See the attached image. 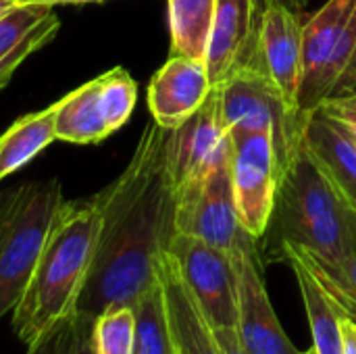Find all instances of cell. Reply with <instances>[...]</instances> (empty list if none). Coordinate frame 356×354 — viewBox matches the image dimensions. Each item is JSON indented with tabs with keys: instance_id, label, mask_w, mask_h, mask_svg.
<instances>
[{
	"instance_id": "35",
	"label": "cell",
	"mask_w": 356,
	"mask_h": 354,
	"mask_svg": "<svg viewBox=\"0 0 356 354\" xmlns=\"http://www.w3.org/2000/svg\"><path fill=\"white\" fill-rule=\"evenodd\" d=\"M302 354H317V351H315V348H313V346H311V348H309V351H307V353H302Z\"/></svg>"
},
{
	"instance_id": "15",
	"label": "cell",
	"mask_w": 356,
	"mask_h": 354,
	"mask_svg": "<svg viewBox=\"0 0 356 354\" xmlns=\"http://www.w3.org/2000/svg\"><path fill=\"white\" fill-rule=\"evenodd\" d=\"M159 282L163 286L173 354H221L213 325L181 280L169 250L159 263Z\"/></svg>"
},
{
	"instance_id": "13",
	"label": "cell",
	"mask_w": 356,
	"mask_h": 354,
	"mask_svg": "<svg viewBox=\"0 0 356 354\" xmlns=\"http://www.w3.org/2000/svg\"><path fill=\"white\" fill-rule=\"evenodd\" d=\"M302 25L305 21L296 10L280 2H267L259 31V69L271 77L296 119L302 77Z\"/></svg>"
},
{
	"instance_id": "18",
	"label": "cell",
	"mask_w": 356,
	"mask_h": 354,
	"mask_svg": "<svg viewBox=\"0 0 356 354\" xmlns=\"http://www.w3.org/2000/svg\"><path fill=\"white\" fill-rule=\"evenodd\" d=\"M280 261H286L298 282V290L305 303L307 319L313 334V348L317 354H344L342 353V309L332 298L327 288L317 280L311 267L294 248H286L280 255Z\"/></svg>"
},
{
	"instance_id": "12",
	"label": "cell",
	"mask_w": 356,
	"mask_h": 354,
	"mask_svg": "<svg viewBox=\"0 0 356 354\" xmlns=\"http://www.w3.org/2000/svg\"><path fill=\"white\" fill-rule=\"evenodd\" d=\"M263 0H217L207 48L211 86L225 83L246 67H259Z\"/></svg>"
},
{
	"instance_id": "8",
	"label": "cell",
	"mask_w": 356,
	"mask_h": 354,
	"mask_svg": "<svg viewBox=\"0 0 356 354\" xmlns=\"http://www.w3.org/2000/svg\"><path fill=\"white\" fill-rule=\"evenodd\" d=\"M169 255L209 323L213 328H236L238 267L234 255L177 232L171 238Z\"/></svg>"
},
{
	"instance_id": "34",
	"label": "cell",
	"mask_w": 356,
	"mask_h": 354,
	"mask_svg": "<svg viewBox=\"0 0 356 354\" xmlns=\"http://www.w3.org/2000/svg\"><path fill=\"white\" fill-rule=\"evenodd\" d=\"M340 125H342V123H340ZM344 129H346V127H344ZM346 131H348V136L353 138V142L356 144V134H355V131H350V129H346Z\"/></svg>"
},
{
	"instance_id": "22",
	"label": "cell",
	"mask_w": 356,
	"mask_h": 354,
	"mask_svg": "<svg viewBox=\"0 0 356 354\" xmlns=\"http://www.w3.org/2000/svg\"><path fill=\"white\" fill-rule=\"evenodd\" d=\"M136 317V354H173L169 317L163 286L156 280L134 305Z\"/></svg>"
},
{
	"instance_id": "14",
	"label": "cell",
	"mask_w": 356,
	"mask_h": 354,
	"mask_svg": "<svg viewBox=\"0 0 356 354\" xmlns=\"http://www.w3.org/2000/svg\"><path fill=\"white\" fill-rule=\"evenodd\" d=\"M213 86L204 61L171 54L148 86L152 121L165 129H177L204 104Z\"/></svg>"
},
{
	"instance_id": "23",
	"label": "cell",
	"mask_w": 356,
	"mask_h": 354,
	"mask_svg": "<svg viewBox=\"0 0 356 354\" xmlns=\"http://www.w3.org/2000/svg\"><path fill=\"white\" fill-rule=\"evenodd\" d=\"M94 354H136V317L131 307H113L92 321Z\"/></svg>"
},
{
	"instance_id": "19",
	"label": "cell",
	"mask_w": 356,
	"mask_h": 354,
	"mask_svg": "<svg viewBox=\"0 0 356 354\" xmlns=\"http://www.w3.org/2000/svg\"><path fill=\"white\" fill-rule=\"evenodd\" d=\"M52 108L56 140L71 144H98L111 136L100 106L96 79L79 86L77 90L54 102Z\"/></svg>"
},
{
	"instance_id": "9",
	"label": "cell",
	"mask_w": 356,
	"mask_h": 354,
	"mask_svg": "<svg viewBox=\"0 0 356 354\" xmlns=\"http://www.w3.org/2000/svg\"><path fill=\"white\" fill-rule=\"evenodd\" d=\"M238 267V321L236 332L248 354H302L286 336L271 305L259 240L244 234L234 252Z\"/></svg>"
},
{
	"instance_id": "31",
	"label": "cell",
	"mask_w": 356,
	"mask_h": 354,
	"mask_svg": "<svg viewBox=\"0 0 356 354\" xmlns=\"http://www.w3.org/2000/svg\"><path fill=\"white\" fill-rule=\"evenodd\" d=\"M267 2H280V4H286L288 8H292V10H296V13L305 10V8H307V4H309V0H263V4H267Z\"/></svg>"
},
{
	"instance_id": "25",
	"label": "cell",
	"mask_w": 356,
	"mask_h": 354,
	"mask_svg": "<svg viewBox=\"0 0 356 354\" xmlns=\"http://www.w3.org/2000/svg\"><path fill=\"white\" fill-rule=\"evenodd\" d=\"M286 248H294V246H286ZM294 250L302 257V261L311 267V271L327 288V292L334 296V300L338 305L356 307V252L342 257L338 261H325V259H317L300 248H294Z\"/></svg>"
},
{
	"instance_id": "32",
	"label": "cell",
	"mask_w": 356,
	"mask_h": 354,
	"mask_svg": "<svg viewBox=\"0 0 356 354\" xmlns=\"http://www.w3.org/2000/svg\"><path fill=\"white\" fill-rule=\"evenodd\" d=\"M17 4H19V0H0V15H4L6 10H10Z\"/></svg>"
},
{
	"instance_id": "2",
	"label": "cell",
	"mask_w": 356,
	"mask_h": 354,
	"mask_svg": "<svg viewBox=\"0 0 356 354\" xmlns=\"http://www.w3.org/2000/svg\"><path fill=\"white\" fill-rule=\"evenodd\" d=\"M98 236V209L92 202H65L44 242L35 269L13 309V332L23 344L52 332L75 315Z\"/></svg>"
},
{
	"instance_id": "28",
	"label": "cell",
	"mask_w": 356,
	"mask_h": 354,
	"mask_svg": "<svg viewBox=\"0 0 356 354\" xmlns=\"http://www.w3.org/2000/svg\"><path fill=\"white\" fill-rule=\"evenodd\" d=\"M213 330H215V340L221 354H248L240 342L236 328H213Z\"/></svg>"
},
{
	"instance_id": "26",
	"label": "cell",
	"mask_w": 356,
	"mask_h": 354,
	"mask_svg": "<svg viewBox=\"0 0 356 354\" xmlns=\"http://www.w3.org/2000/svg\"><path fill=\"white\" fill-rule=\"evenodd\" d=\"M317 111L325 113L327 117L336 119V121L342 123L346 129H350V131H355L356 134V94L327 100V102H323Z\"/></svg>"
},
{
	"instance_id": "24",
	"label": "cell",
	"mask_w": 356,
	"mask_h": 354,
	"mask_svg": "<svg viewBox=\"0 0 356 354\" xmlns=\"http://www.w3.org/2000/svg\"><path fill=\"white\" fill-rule=\"evenodd\" d=\"M96 81H98L100 106H102L106 125L113 134L121 129L131 117L136 98H138V86L123 67H115L102 73L100 77H96Z\"/></svg>"
},
{
	"instance_id": "29",
	"label": "cell",
	"mask_w": 356,
	"mask_h": 354,
	"mask_svg": "<svg viewBox=\"0 0 356 354\" xmlns=\"http://www.w3.org/2000/svg\"><path fill=\"white\" fill-rule=\"evenodd\" d=\"M342 353L356 354V321L350 317H342Z\"/></svg>"
},
{
	"instance_id": "11",
	"label": "cell",
	"mask_w": 356,
	"mask_h": 354,
	"mask_svg": "<svg viewBox=\"0 0 356 354\" xmlns=\"http://www.w3.org/2000/svg\"><path fill=\"white\" fill-rule=\"evenodd\" d=\"M234 144L221 115V90L213 86L204 104L169 131L167 165L175 192L232 159Z\"/></svg>"
},
{
	"instance_id": "10",
	"label": "cell",
	"mask_w": 356,
	"mask_h": 354,
	"mask_svg": "<svg viewBox=\"0 0 356 354\" xmlns=\"http://www.w3.org/2000/svg\"><path fill=\"white\" fill-rule=\"evenodd\" d=\"M232 184L240 225L261 240L269 227L280 188V167L271 134H250L232 140Z\"/></svg>"
},
{
	"instance_id": "16",
	"label": "cell",
	"mask_w": 356,
	"mask_h": 354,
	"mask_svg": "<svg viewBox=\"0 0 356 354\" xmlns=\"http://www.w3.org/2000/svg\"><path fill=\"white\" fill-rule=\"evenodd\" d=\"M302 142L356 215V144L344 125L325 113L315 111L305 123Z\"/></svg>"
},
{
	"instance_id": "21",
	"label": "cell",
	"mask_w": 356,
	"mask_h": 354,
	"mask_svg": "<svg viewBox=\"0 0 356 354\" xmlns=\"http://www.w3.org/2000/svg\"><path fill=\"white\" fill-rule=\"evenodd\" d=\"M217 0H169L171 54L207 58Z\"/></svg>"
},
{
	"instance_id": "27",
	"label": "cell",
	"mask_w": 356,
	"mask_h": 354,
	"mask_svg": "<svg viewBox=\"0 0 356 354\" xmlns=\"http://www.w3.org/2000/svg\"><path fill=\"white\" fill-rule=\"evenodd\" d=\"M63 325H56L52 332H48L46 336L38 338L35 342H31L27 346V353L25 354H60V342H63Z\"/></svg>"
},
{
	"instance_id": "17",
	"label": "cell",
	"mask_w": 356,
	"mask_h": 354,
	"mask_svg": "<svg viewBox=\"0 0 356 354\" xmlns=\"http://www.w3.org/2000/svg\"><path fill=\"white\" fill-rule=\"evenodd\" d=\"M60 19L48 4H17L0 15V90L19 65L54 40Z\"/></svg>"
},
{
	"instance_id": "4",
	"label": "cell",
	"mask_w": 356,
	"mask_h": 354,
	"mask_svg": "<svg viewBox=\"0 0 356 354\" xmlns=\"http://www.w3.org/2000/svg\"><path fill=\"white\" fill-rule=\"evenodd\" d=\"M63 204L56 179L0 190V321L17 307Z\"/></svg>"
},
{
	"instance_id": "33",
	"label": "cell",
	"mask_w": 356,
	"mask_h": 354,
	"mask_svg": "<svg viewBox=\"0 0 356 354\" xmlns=\"http://www.w3.org/2000/svg\"><path fill=\"white\" fill-rule=\"evenodd\" d=\"M334 298V296H332ZM340 309H342V313L346 315V317H350V319H355L356 321V307H344V305H340Z\"/></svg>"
},
{
	"instance_id": "3",
	"label": "cell",
	"mask_w": 356,
	"mask_h": 354,
	"mask_svg": "<svg viewBox=\"0 0 356 354\" xmlns=\"http://www.w3.org/2000/svg\"><path fill=\"white\" fill-rule=\"evenodd\" d=\"M261 240L265 242L261 257L275 261L286 246L325 261L356 252L355 211L336 192L302 140L280 182L273 215Z\"/></svg>"
},
{
	"instance_id": "7",
	"label": "cell",
	"mask_w": 356,
	"mask_h": 354,
	"mask_svg": "<svg viewBox=\"0 0 356 354\" xmlns=\"http://www.w3.org/2000/svg\"><path fill=\"white\" fill-rule=\"evenodd\" d=\"M175 232L234 255L246 234L240 225L232 159L175 192Z\"/></svg>"
},
{
	"instance_id": "30",
	"label": "cell",
	"mask_w": 356,
	"mask_h": 354,
	"mask_svg": "<svg viewBox=\"0 0 356 354\" xmlns=\"http://www.w3.org/2000/svg\"><path fill=\"white\" fill-rule=\"evenodd\" d=\"M83 2H102V0H19V4H48V6H56V4H83Z\"/></svg>"
},
{
	"instance_id": "5",
	"label": "cell",
	"mask_w": 356,
	"mask_h": 354,
	"mask_svg": "<svg viewBox=\"0 0 356 354\" xmlns=\"http://www.w3.org/2000/svg\"><path fill=\"white\" fill-rule=\"evenodd\" d=\"M350 94H356V0H327L302 25V129L323 102Z\"/></svg>"
},
{
	"instance_id": "6",
	"label": "cell",
	"mask_w": 356,
	"mask_h": 354,
	"mask_svg": "<svg viewBox=\"0 0 356 354\" xmlns=\"http://www.w3.org/2000/svg\"><path fill=\"white\" fill-rule=\"evenodd\" d=\"M219 90L221 115L229 138L238 140L261 131L271 134L282 182L298 150L302 129L271 77L259 67H246L221 83Z\"/></svg>"
},
{
	"instance_id": "20",
	"label": "cell",
	"mask_w": 356,
	"mask_h": 354,
	"mask_svg": "<svg viewBox=\"0 0 356 354\" xmlns=\"http://www.w3.org/2000/svg\"><path fill=\"white\" fill-rule=\"evenodd\" d=\"M54 140L56 131L52 106L17 119L0 136V182L25 167Z\"/></svg>"
},
{
	"instance_id": "1",
	"label": "cell",
	"mask_w": 356,
	"mask_h": 354,
	"mask_svg": "<svg viewBox=\"0 0 356 354\" xmlns=\"http://www.w3.org/2000/svg\"><path fill=\"white\" fill-rule=\"evenodd\" d=\"M169 131L148 123L123 173L94 196L98 236L77 315L92 319L131 307L159 280L175 236V188L167 165Z\"/></svg>"
}]
</instances>
